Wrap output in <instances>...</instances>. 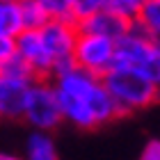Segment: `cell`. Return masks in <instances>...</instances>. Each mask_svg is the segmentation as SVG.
Instances as JSON below:
<instances>
[{
  "label": "cell",
  "mask_w": 160,
  "mask_h": 160,
  "mask_svg": "<svg viewBox=\"0 0 160 160\" xmlns=\"http://www.w3.org/2000/svg\"><path fill=\"white\" fill-rule=\"evenodd\" d=\"M50 80L60 96L64 121H69L71 126L80 130H94L121 117L117 101L103 82V76L73 64L55 73Z\"/></svg>",
  "instance_id": "obj_1"
},
{
  "label": "cell",
  "mask_w": 160,
  "mask_h": 160,
  "mask_svg": "<svg viewBox=\"0 0 160 160\" xmlns=\"http://www.w3.org/2000/svg\"><path fill=\"white\" fill-rule=\"evenodd\" d=\"M103 82L117 101L121 117L147 110L160 98V85L128 67H112L108 73H103Z\"/></svg>",
  "instance_id": "obj_2"
},
{
  "label": "cell",
  "mask_w": 160,
  "mask_h": 160,
  "mask_svg": "<svg viewBox=\"0 0 160 160\" xmlns=\"http://www.w3.org/2000/svg\"><path fill=\"white\" fill-rule=\"evenodd\" d=\"M112 67H128L160 85V46L137 23L117 41V57Z\"/></svg>",
  "instance_id": "obj_3"
},
{
  "label": "cell",
  "mask_w": 160,
  "mask_h": 160,
  "mask_svg": "<svg viewBox=\"0 0 160 160\" xmlns=\"http://www.w3.org/2000/svg\"><path fill=\"white\" fill-rule=\"evenodd\" d=\"M23 121H28L34 130H55L64 121L62 103L57 96V89L53 85V80H37L30 89L23 112Z\"/></svg>",
  "instance_id": "obj_4"
},
{
  "label": "cell",
  "mask_w": 160,
  "mask_h": 160,
  "mask_svg": "<svg viewBox=\"0 0 160 160\" xmlns=\"http://www.w3.org/2000/svg\"><path fill=\"white\" fill-rule=\"evenodd\" d=\"M41 37L46 41L48 53L53 55V60H55L53 76L76 64L73 62V50H76V43H78V37H80V28H78L76 21L50 18L48 23L41 28Z\"/></svg>",
  "instance_id": "obj_5"
},
{
  "label": "cell",
  "mask_w": 160,
  "mask_h": 160,
  "mask_svg": "<svg viewBox=\"0 0 160 160\" xmlns=\"http://www.w3.org/2000/svg\"><path fill=\"white\" fill-rule=\"evenodd\" d=\"M114 57H117V41L114 39L103 37V34L80 32L73 50L76 67H82L96 76H103L112 69Z\"/></svg>",
  "instance_id": "obj_6"
},
{
  "label": "cell",
  "mask_w": 160,
  "mask_h": 160,
  "mask_svg": "<svg viewBox=\"0 0 160 160\" xmlns=\"http://www.w3.org/2000/svg\"><path fill=\"white\" fill-rule=\"evenodd\" d=\"M16 46H18V53L32 64V69L39 76V80H46V78L53 76L55 60L46 48L41 30H23L16 37Z\"/></svg>",
  "instance_id": "obj_7"
},
{
  "label": "cell",
  "mask_w": 160,
  "mask_h": 160,
  "mask_svg": "<svg viewBox=\"0 0 160 160\" xmlns=\"http://www.w3.org/2000/svg\"><path fill=\"white\" fill-rule=\"evenodd\" d=\"M37 80L0 76V114L5 119H23L30 89Z\"/></svg>",
  "instance_id": "obj_8"
},
{
  "label": "cell",
  "mask_w": 160,
  "mask_h": 160,
  "mask_svg": "<svg viewBox=\"0 0 160 160\" xmlns=\"http://www.w3.org/2000/svg\"><path fill=\"white\" fill-rule=\"evenodd\" d=\"M130 25L126 18H121L119 14H114L112 9H103L98 14H94V16L80 21L78 28L80 32H92V34H103V37H110L114 41H119L123 34L130 30Z\"/></svg>",
  "instance_id": "obj_9"
},
{
  "label": "cell",
  "mask_w": 160,
  "mask_h": 160,
  "mask_svg": "<svg viewBox=\"0 0 160 160\" xmlns=\"http://www.w3.org/2000/svg\"><path fill=\"white\" fill-rule=\"evenodd\" d=\"M25 160H60L48 130H32L25 140Z\"/></svg>",
  "instance_id": "obj_10"
},
{
  "label": "cell",
  "mask_w": 160,
  "mask_h": 160,
  "mask_svg": "<svg viewBox=\"0 0 160 160\" xmlns=\"http://www.w3.org/2000/svg\"><path fill=\"white\" fill-rule=\"evenodd\" d=\"M25 30L21 2L0 0V37H18Z\"/></svg>",
  "instance_id": "obj_11"
},
{
  "label": "cell",
  "mask_w": 160,
  "mask_h": 160,
  "mask_svg": "<svg viewBox=\"0 0 160 160\" xmlns=\"http://www.w3.org/2000/svg\"><path fill=\"white\" fill-rule=\"evenodd\" d=\"M0 76H9V78H25V80H39V76L34 73L32 64L25 60L21 53H14L12 57L0 62Z\"/></svg>",
  "instance_id": "obj_12"
},
{
  "label": "cell",
  "mask_w": 160,
  "mask_h": 160,
  "mask_svg": "<svg viewBox=\"0 0 160 160\" xmlns=\"http://www.w3.org/2000/svg\"><path fill=\"white\" fill-rule=\"evenodd\" d=\"M23 21H25V30H41L43 25L50 21V14L46 12L39 0H23Z\"/></svg>",
  "instance_id": "obj_13"
},
{
  "label": "cell",
  "mask_w": 160,
  "mask_h": 160,
  "mask_svg": "<svg viewBox=\"0 0 160 160\" xmlns=\"http://www.w3.org/2000/svg\"><path fill=\"white\" fill-rule=\"evenodd\" d=\"M144 32H149L151 37L160 34V0H147L144 9L140 14V18L135 21Z\"/></svg>",
  "instance_id": "obj_14"
},
{
  "label": "cell",
  "mask_w": 160,
  "mask_h": 160,
  "mask_svg": "<svg viewBox=\"0 0 160 160\" xmlns=\"http://www.w3.org/2000/svg\"><path fill=\"white\" fill-rule=\"evenodd\" d=\"M144 5H147V0H110V2H108V9L119 14L128 23H135V21L140 18Z\"/></svg>",
  "instance_id": "obj_15"
},
{
  "label": "cell",
  "mask_w": 160,
  "mask_h": 160,
  "mask_svg": "<svg viewBox=\"0 0 160 160\" xmlns=\"http://www.w3.org/2000/svg\"><path fill=\"white\" fill-rule=\"evenodd\" d=\"M50 14V18H62V21H76L73 18V5L76 0H39Z\"/></svg>",
  "instance_id": "obj_16"
},
{
  "label": "cell",
  "mask_w": 160,
  "mask_h": 160,
  "mask_svg": "<svg viewBox=\"0 0 160 160\" xmlns=\"http://www.w3.org/2000/svg\"><path fill=\"white\" fill-rule=\"evenodd\" d=\"M108 2H110V0H76V5H73L76 23H80V21H85V18L94 16V14L108 9Z\"/></svg>",
  "instance_id": "obj_17"
},
{
  "label": "cell",
  "mask_w": 160,
  "mask_h": 160,
  "mask_svg": "<svg viewBox=\"0 0 160 160\" xmlns=\"http://www.w3.org/2000/svg\"><path fill=\"white\" fill-rule=\"evenodd\" d=\"M14 53H18L16 46V37H0V62L12 57Z\"/></svg>",
  "instance_id": "obj_18"
},
{
  "label": "cell",
  "mask_w": 160,
  "mask_h": 160,
  "mask_svg": "<svg viewBox=\"0 0 160 160\" xmlns=\"http://www.w3.org/2000/svg\"><path fill=\"white\" fill-rule=\"evenodd\" d=\"M140 160H160V140H149L144 144Z\"/></svg>",
  "instance_id": "obj_19"
},
{
  "label": "cell",
  "mask_w": 160,
  "mask_h": 160,
  "mask_svg": "<svg viewBox=\"0 0 160 160\" xmlns=\"http://www.w3.org/2000/svg\"><path fill=\"white\" fill-rule=\"evenodd\" d=\"M0 160H25V158H21L16 153H0Z\"/></svg>",
  "instance_id": "obj_20"
},
{
  "label": "cell",
  "mask_w": 160,
  "mask_h": 160,
  "mask_svg": "<svg viewBox=\"0 0 160 160\" xmlns=\"http://www.w3.org/2000/svg\"><path fill=\"white\" fill-rule=\"evenodd\" d=\"M151 39H153V41L158 43V46H160V34H153V37H151Z\"/></svg>",
  "instance_id": "obj_21"
},
{
  "label": "cell",
  "mask_w": 160,
  "mask_h": 160,
  "mask_svg": "<svg viewBox=\"0 0 160 160\" xmlns=\"http://www.w3.org/2000/svg\"><path fill=\"white\" fill-rule=\"evenodd\" d=\"M12 2H23V0H12Z\"/></svg>",
  "instance_id": "obj_22"
}]
</instances>
